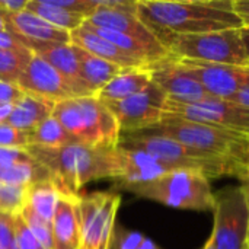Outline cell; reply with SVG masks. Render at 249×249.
<instances>
[{
  "instance_id": "6da1fadb",
  "label": "cell",
  "mask_w": 249,
  "mask_h": 249,
  "mask_svg": "<svg viewBox=\"0 0 249 249\" xmlns=\"http://www.w3.org/2000/svg\"><path fill=\"white\" fill-rule=\"evenodd\" d=\"M26 152L45 166L50 181L63 197L76 198L89 182L121 177V153L117 147L67 144L63 147L28 146Z\"/></svg>"
},
{
  "instance_id": "7a4b0ae2",
  "label": "cell",
  "mask_w": 249,
  "mask_h": 249,
  "mask_svg": "<svg viewBox=\"0 0 249 249\" xmlns=\"http://www.w3.org/2000/svg\"><path fill=\"white\" fill-rule=\"evenodd\" d=\"M137 16L156 39L163 34L198 35L242 28L233 12V0H137Z\"/></svg>"
},
{
  "instance_id": "3957f363",
  "label": "cell",
  "mask_w": 249,
  "mask_h": 249,
  "mask_svg": "<svg viewBox=\"0 0 249 249\" xmlns=\"http://www.w3.org/2000/svg\"><path fill=\"white\" fill-rule=\"evenodd\" d=\"M115 185L140 198L172 209L213 212L214 207V193L210 179L197 171L174 169L149 181L117 182Z\"/></svg>"
},
{
  "instance_id": "277c9868",
  "label": "cell",
  "mask_w": 249,
  "mask_h": 249,
  "mask_svg": "<svg viewBox=\"0 0 249 249\" xmlns=\"http://www.w3.org/2000/svg\"><path fill=\"white\" fill-rule=\"evenodd\" d=\"M53 117L79 144L118 146L121 131L117 118L98 96L69 98L55 102Z\"/></svg>"
},
{
  "instance_id": "5b68a950",
  "label": "cell",
  "mask_w": 249,
  "mask_h": 249,
  "mask_svg": "<svg viewBox=\"0 0 249 249\" xmlns=\"http://www.w3.org/2000/svg\"><path fill=\"white\" fill-rule=\"evenodd\" d=\"M118 147L143 152L165 165L171 171H197L204 174L209 179L229 175L235 177V166L231 159L190 149L163 136L144 133L121 134Z\"/></svg>"
},
{
  "instance_id": "8992f818",
  "label": "cell",
  "mask_w": 249,
  "mask_h": 249,
  "mask_svg": "<svg viewBox=\"0 0 249 249\" xmlns=\"http://www.w3.org/2000/svg\"><path fill=\"white\" fill-rule=\"evenodd\" d=\"M239 29L198 35L163 34L158 36V41L174 58L248 67V58Z\"/></svg>"
},
{
  "instance_id": "52a82bcc",
  "label": "cell",
  "mask_w": 249,
  "mask_h": 249,
  "mask_svg": "<svg viewBox=\"0 0 249 249\" xmlns=\"http://www.w3.org/2000/svg\"><path fill=\"white\" fill-rule=\"evenodd\" d=\"M140 133L163 136L190 149L228 159H231L232 153L247 137L214 125L190 121L166 112L163 114L160 123Z\"/></svg>"
},
{
  "instance_id": "ba28073f",
  "label": "cell",
  "mask_w": 249,
  "mask_h": 249,
  "mask_svg": "<svg viewBox=\"0 0 249 249\" xmlns=\"http://www.w3.org/2000/svg\"><path fill=\"white\" fill-rule=\"evenodd\" d=\"M121 197L114 193H92L77 197L80 249H109Z\"/></svg>"
},
{
  "instance_id": "9c48e42d",
  "label": "cell",
  "mask_w": 249,
  "mask_h": 249,
  "mask_svg": "<svg viewBox=\"0 0 249 249\" xmlns=\"http://www.w3.org/2000/svg\"><path fill=\"white\" fill-rule=\"evenodd\" d=\"M214 223L210 238L216 249H248V210L241 187L214 193Z\"/></svg>"
},
{
  "instance_id": "30bf717a",
  "label": "cell",
  "mask_w": 249,
  "mask_h": 249,
  "mask_svg": "<svg viewBox=\"0 0 249 249\" xmlns=\"http://www.w3.org/2000/svg\"><path fill=\"white\" fill-rule=\"evenodd\" d=\"M165 112L190 121L214 125L242 136H249V109L228 99L209 96L196 104L166 101Z\"/></svg>"
},
{
  "instance_id": "8fae6325",
  "label": "cell",
  "mask_w": 249,
  "mask_h": 249,
  "mask_svg": "<svg viewBox=\"0 0 249 249\" xmlns=\"http://www.w3.org/2000/svg\"><path fill=\"white\" fill-rule=\"evenodd\" d=\"M166 101V95L152 82L140 93L123 101L107 102L105 105L117 118L121 134H133L160 123Z\"/></svg>"
},
{
  "instance_id": "7c38bea8",
  "label": "cell",
  "mask_w": 249,
  "mask_h": 249,
  "mask_svg": "<svg viewBox=\"0 0 249 249\" xmlns=\"http://www.w3.org/2000/svg\"><path fill=\"white\" fill-rule=\"evenodd\" d=\"M175 60H178L200 82L212 98L232 101V98L249 82V67L185 58Z\"/></svg>"
},
{
  "instance_id": "4fadbf2b",
  "label": "cell",
  "mask_w": 249,
  "mask_h": 249,
  "mask_svg": "<svg viewBox=\"0 0 249 249\" xmlns=\"http://www.w3.org/2000/svg\"><path fill=\"white\" fill-rule=\"evenodd\" d=\"M152 82L166 95L168 101L178 104H196L209 93L200 82L174 57L149 66Z\"/></svg>"
},
{
  "instance_id": "5bb4252c",
  "label": "cell",
  "mask_w": 249,
  "mask_h": 249,
  "mask_svg": "<svg viewBox=\"0 0 249 249\" xmlns=\"http://www.w3.org/2000/svg\"><path fill=\"white\" fill-rule=\"evenodd\" d=\"M4 19L7 31L18 35L22 39L23 47L34 54L58 44H71L70 32L45 22L26 9L19 13L6 15Z\"/></svg>"
},
{
  "instance_id": "9a60e30c",
  "label": "cell",
  "mask_w": 249,
  "mask_h": 249,
  "mask_svg": "<svg viewBox=\"0 0 249 249\" xmlns=\"http://www.w3.org/2000/svg\"><path fill=\"white\" fill-rule=\"evenodd\" d=\"M16 85L28 95H34L53 102L73 98L70 88L63 76L36 54H34Z\"/></svg>"
},
{
  "instance_id": "2e32d148",
  "label": "cell",
  "mask_w": 249,
  "mask_h": 249,
  "mask_svg": "<svg viewBox=\"0 0 249 249\" xmlns=\"http://www.w3.org/2000/svg\"><path fill=\"white\" fill-rule=\"evenodd\" d=\"M88 23L102 28V29H109L115 31L128 36H133L150 47L156 48H165L156 36L150 32V29L140 20L137 13L125 12V10H118V9H105V7H98L88 19Z\"/></svg>"
},
{
  "instance_id": "e0dca14e",
  "label": "cell",
  "mask_w": 249,
  "mask_h": 249,
  "mask_svg": "<svg viewBox=\"0 0 249 249\" xmlns=\"http://www.w3.org/2000/svg\"><path fill=\"white\" fill-rule=\"evenodd\" d=\"M70 41H71V44L86 50L88 53H90L102 60H107L124 70L146 69L150 66L147 61L133 57V55L124 53L123 50H120L118 47H115L114 44H111L109 41L104 39L101 35H98L95 31H92L85 22L80 28L70 32Z\"/></svg>"
},
{
  "instance_id": "ac0fdd59",
  "label": "cell",
  "mask_w": 249,
  "mask_h": 249,
  "mask_svg": "<svg viewBox=\"0 0 249 249\" xmlns=\"http://www.w3.org/2000/svg\"><path fill=\"white\" fill-rule=\"evenodd\" d=\"M53 249H80L77 197H60L53 217Z\"/></svg>"
},
{
  "instance_id": "d6986e66",
  "label": "cell",
  "mask_w": 249,
  "mask_h": 249,
  "mask_svg": "<svg viewBox=\"0 0 249 249\" xmlns=\"http://www.w3.org/2000/svg\"><path fill=\"white\" fill-rule=\"evenodd\" d=\"M41 58H44L51 67H54L66 80V83L70 88L73 98H82V96H93L89 93L86 86L83 85L79 73V63L74 53L73 44H58L48 50L36 53Z\"/></svg>"
},
{
  "instance_id": "ffe728a7",
  "label": "cell",
  "mask_w": 249,
  "mask_h": 249,
  "mask_svg": "<svg viewBox=\"0 0 249 249\" xmlns=\"http://www.w3.org/2000/svg\"><path fill=\"white\" fill-rule=\"evenodd\" d=\"M73 47H74V53L77 57V63H79L80 79H82L83 85L86 86V89L89 90V93L93 96H98V93L115 76H118L121 71H124V69H121L107 60H102L74 44H73Z\"/></svg>"
},
{
  "instance_id": "44dd1931",
  "label": "cell",
  "mask_w": 249,
  "mask_h": 249,
  "mask_svg": "<svg viewBox=\"0 0 249 249\" xmlns=\"http://www.w3.org/2000/svg\"><path fill=\"white\" fill-rule=\"evenodd\" d=\"M55 102L25 93L12 108L6 124L29 133L53 115Z\"/></svg>"
},
{
  "instance_id": "7402d4cb",
  "label": "cell",
  "mask_w": 249,
  "mask_h": 249,
  "mask_svg": "<svg viewBox=\"0 0 249 249\" xmlns=\"http://www.w3.org/2000/svg\"><path fill=\"white\" fill-rule=\"evenodd\" d=\"M118 149L121 153V177L117 179V182L149 181L171 171L165 165L143 152L123 147Z\"/></svg>"
},
{
  "instance_id": "603a6c76",
  "label": "cell",
  "mask_w": 249,
  "mask_h": 249,
  "mask_svg": "<svg viewBox=\"0 0 249 249\" xmlns=\"http://www.w3.org/2000/svg\"><path fill=\"white\" fill-rule=\"evenodd\" d=\"M152 83L150 70L146 69H128L115 76L99 93L98 98L107 102H117L127 99L136 93H140Z\"/></svg>"
},
{
  "instance_id": "cb8c5ba5",
  "label": "cell",
  "mask_w": 249,
  "mask_h": 249,
  "mask_svg": "<svg viewBox=\"0 0 249 249\" xmlns=\"http://www.w3.org/2000/svg\"><path fill=\"white\" fill-rule=\"evenodd\" d=\"M50 172L38 160L16 162L0 169V184L12 187H31L38 182L50 181Z\"/></svg>"
},
{
  "instance_id": "d4e9b609",
  "label": "cell",
  "mask_w": 249,
  "mask_h": 249,
  "mask_svg": "<svg viewBox=\"0 0 249 249\" xmlns=\"http://www.w3.org/2000/svg\"><path fill=\"white\" fill-rule=\"evenodd\" d=\"M26 10L67 32H73L74 29L80 28L86 20L83 15L61 9L53 4L50 0H28Z\"/></svg>"
},
{
  "instance_id": "484cf974",
  "label": "cell",
  "mask_w": 249,
  "mask_h": 249,
  "mask_svg": "<svg viewBox=\"0 0 249 249\" xmlns=\"http://www.w3.org/2000/svg\"><path fill=\"white\" fill-rule=\"evenodd\" d=\"M74 143H77L76 139L69 134L53 115L41 123L35 130L28 133V146L63 147Z\"/></svg>"
},
{
  "instance_id": "4316f807",
  "label": "cell",
  "mask_w": 249,
  "mask_h": 249,
  "mask_svg": "<svg viewBox=\"0 0 249 249\" xmlns=\"http://www.w3.org/2000/svg\"><path fill=\"white\" fill-rule=\"evenodd\" d=\"M61 194L51 181L38 182L28 188V206L45 222L53 223L55 206Z\"/></svg>"
},
{
  "instance_id": "83f0119b",
  "label": "cell",
  "mask_w": 249,
  "mask_h": 249,
  "mask_svg": "<svg viewBox=\"0 0 249 249\" xmlns=\"http://www.w3.org/2000/svg\"><path fill=\"white\" fill-rule=\"evenodd\" d=\"M32 57L34 53L25 47L16 50H0V80L16 83Z\"/></svg>"
},
{
  "instance_id": "f1b7e54d",
  "label": "cell",
  "mask_w": 249,
  "mask_h": 249,
  "mask_svg": "<svg viewBox=\"0 0 249 249\" xmlns=\"http://www.w3.org/2000/svg\"><path fill=\"white\" fill-rule=\"evenodd\" d=\"M109 249H160L153 241L140 232L128 231L123 226H115Z\"/></svg>"
},
{
  "instance_id": "f546056e",
  "label": "cell",
  "mask_w": 249,
  "mask_h": 249,
  "mask_svg": "<svg viewBox=\"0 0 249 249\" xmlns=\"http://www.w3.org/2000/svg\"><path fill=\"white\" fill-rule=\"evenodd\" d=\"M19 214L25 220L29 231L34 233V236L38 239V242L42 245V248L53 249V223L41 219L28 204L22 209Z\"/></svg>"
},
{
  "instance_id": "4dcf8cb0",
  "label": "cell",
  "mask_w": 249,
  "mask_h": 249,
  "mask_svg": "<svg viewBox=\"0 0 249 249\" xmlns=\"http://www.w3.org/2000/svg\"><path fill=\"white\" fill-rule=\"evenodd\" d=\"M28 188L0 184V213L19 214L28 203Z\"/></svg>"
},
{
  "instance_id": "1f68e13d",
  "label": "cell",
  "mask_w": 249,
  "mask_h": 249,
  "mask_svg": "<svg viewBox=\"0 0 249 249\" xmlns=\"http://www.w3.org/2000/svg\"><path fill=\"white\" fill-rule=\"evenodd\" d=\"M0 147L4 149H26L28 133L15 128L10 124H0Z\"/></svg>"
},
{
  "instance_id": "d6a6232c",
  "label": "cell",
  "mask_w": 249,
  "mask_h": 249,
  "mask_svg": "<svg viewBox=\"0 0 249 249\" xmlns=\"http://www.w3.org/2000/svg\"><path fill=\"white\" fill-rule=\"evenodd\" d=\"M13 228L18 249H44L38 239L34 236V233L29 231L20 214H13Z\"/></svg>"
},
{
  "instance_id": "836d02e7",
  "label": "cell",
  "mask_w": 249,
  "mask_h": 249,
  "mask_svg": "<svg viewBox=\"0 0 249 249\" xmlns=\"http://www.w3.org/2000/svg\"><path fill=\"white\" fill-rule=\"evenodd\" d=\"M231 162L235 166V177L242 181L249 178V136L236 147V150L231 156Z\"/></svg>"
},
{
  "instance_id": "e575fe53",
  "label": "cell",
  "mask_w": 249,
  "mask_h": 249,
  "mask_svg": "<svg viewBox=\"0 0 249 249\" xmlns=\"http://www.w3.org/2000/svg\"><path fill=\"white\" fill-rule=\"evenodd\" d=\"M0 249H18L15 239L13 214L0 213Z\"/></svg>"
},
{
  "instance_id": "d590c367",
  "label": "cell",
  "mask_w": 249,
  "mask_h": 249,
  "mask_svg": "<svg viewBox=\"0 0 249 249\" xmlns=\"http://www.w3.org/2000/svg\"><path fill=\"white\" fill-rule=\"evenodd\" d=\"M23 95L25 92L16 83L0 80V105H15Z\"/></svg>"
},
{
  "instance_id": "8d00e7d4",
  "label": "cell",
  "mask_w": 249,
  "mask_h": 249,
  "mask_svg": "<svg viewBox=\"0 0 249 249\" xmlns=\"http://www.w3.org/2000/svg\"><path fill=\"white\" fill-rule=\"evenodd\" d=\"M34 158L26 152V149H4L0 147V169L16 162H28Z\"/></svg>"
},
{
  "instance_id": "74e56055",
  "label": "cell",
  "mask_w": 249,
  "mask_h": 249,
  "mask_svg": "<svg viewBox=\"0 0 249 249\" xmlns=\"http://www.w3.org/2000/svg\"><path fill=\"white\" fill-rule=\"evenodd\" d=\"M22 47L23 44L18 35L9 31H0V50H16Z\"/></svg>"
},
{
  "instance_id": "f35d334b",
  "label": "cell",
  "mask_w": 249,
  "mask_h": 249,
  "mask_svg": "<svg viewBox=\"0 0 249 249\" xmlns=\"http://www.w3.org/2000/svg\"><path fill=\"white\" fill-rule=\"evenodd\" d=\"M28 0H0V12L4 15L19 13L26 9Z\"/></svg>"
},
{
  "instance_id": "ab89813d",
  "label": "cell",
  "mask_w": 249,
  "mask_h": 249,
  "mask_svg": "<svg viewBox=\"0 0 249 249\" xmlns=\"http://www.w3.org/2000/svg\"><path fill=\"white\" fill-rule=\"evenodd\" d=\"M233 12L239 18L242 28H249V0H233Z\"/></svg>"
},
{
  "instance_id": "60d3db41",
  "label": "cell",
  "mask_w": 249,
  "mask_h": 249,
  "mask_svg": "<svg viewBox=\"0 0 249 249\" xmlns=\"http://www.w3.org/2000/svg\"><path fill=\"white\" fill-rule=\"evenodd\" d=\"M232 102H235V104H238V105L249 109V82L232 98Z\"/></svg>"
},
{
  "instance_id": "b9f144b4",
  "label": "cell",
  "mask_w": 249,
  "mask_h": 249,
  "mask_svg": "<svg viewBox=\"0 0 249 249\" xmlns=\"http://www.w3.org/2000/svg\"><path fill=\"white\" fill-rule=\"evenodd\" d=\"M241 38H242V44H244V50L248 58V67H249V28H241Z\"/></svg>"
},
{
  "instance_id": "7bdbcfd3",
  "label": "cell",
  "mask_w": 249,
  "mask_h": 249,
  "mask_svg": "<svg viewBox=\"0 0 249 249\" xmlns=\"http://www.w3.org/2000/svg\"><path fill=\"white\" fill-rule=\"evenodd\" d=\"M12 108H13V105H0V124L7 121V118L12 112Z\"/></svg>"
},
{
  "instance_id": "ee69618b",
  "label": "cell",
  "mask_w": 249,
  "mask_h": 249,
  "mask_svg": "<svg viewBox=\"0 0 249 249\" xmlns=\"http://www.w3.org/2000/svg\"><path fill=\"white\" fill-rule=\"evenodd\" d=\"M242 193L245 196V203H247V210H248V222H249V179L242 181ZM248 242H249V226H248Z\"/></svg>"
},
{
  "instance_id": "f6af8a7d",
  "label": "cell",
  "mask_w": 249,
  "mask_h": 249,
  "mask_svg": "<svg viewBox=\"0 0 249 249\" xmlns=\"http://www.w3.org/2000/svg\"><path fill=\"white\" fill-rule=\"evenodd\" d=\"M4 13L0 12V31H7V25H6V19H4Z\"/></svg>"
},
{
  "instance_id": "bcb514c9",
  "label": "cell",
  "mask_w": 249,
  "mask_h": 249,
  "mask_svg": "<svg viewBox=\"0 0 249 249\" xmlns=\"http://www.w3.org/2000/svg\"><path fill=\"white\" fill-rule=\"evenodd\" d=\"M201 249H216L214 244H213V239H212V238H209V239H207V242L203 245V248Z\"/></svg>"
},
{
  "instance_id": "7dc6e473",
  "label": "cell",
  "mask_w": 249,
  "mask_h": 249,
  "mask_svg": "<svg viewBox=\"0 0 249 249\" xmlns=\"http://www.w3.org/2000/svg\"><path fill=\"white\" fill-rule=\"evenodd\" d=\"M248 249H249V242H248Z\"/></svg>"
},
{
  "instance_id": "c3c4849f",
  "label": "cell",
  "mask_w": 249,
  "mask_h": 249,
  "mask_svg": "<svg viewBox=\"0 0 249 249\" xmlns=\"http://www.w3.org/2000/svg\"><path fill=\"white\" fill-rule=\"evenodd\" d=\"M248 179H249V178H248Z\"/></svg>"
}]
</instances>
